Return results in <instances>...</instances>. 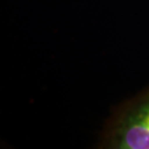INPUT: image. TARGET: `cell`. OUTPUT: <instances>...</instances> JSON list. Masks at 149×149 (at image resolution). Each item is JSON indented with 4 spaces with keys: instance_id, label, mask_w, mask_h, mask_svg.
Instances as JSON below:
<instances>
[{
    "instance_id": "obj_1",
    "label": "cell",
    "mask_w": 149,
    "mask_h": 149,
    "mask_svg": "<svg viewBox=\"0 0 149 149\" xmlns=\"http://www.w3.org/2000/svg\"><path fill=\"white\" fill-rule=\"evenodd\" d=\"M102 139L107 148L149 149V88L117 109Z\"/></svg>"
}]
</instances>
